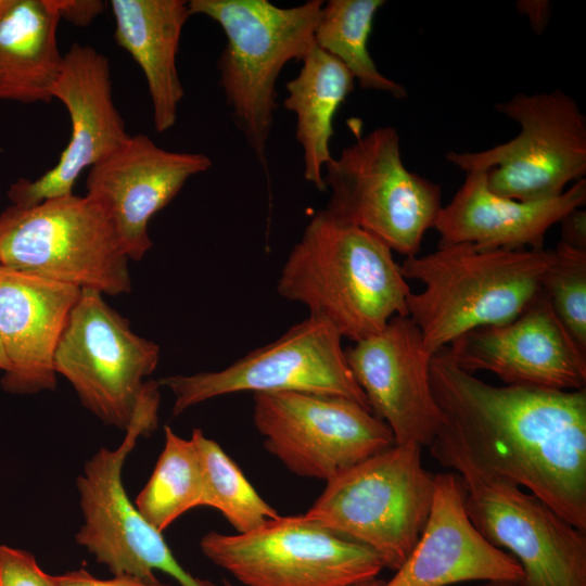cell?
Returning <instances> with one entry per match:
<instances>
[{"instance_id": "1", "label": "cell", "mask_w": 586, "mask_h": 586, "mask_svg": "<svg viewBox=\"0 0 586 586\" xmlns=\"http://www.w3.org/2000/svg\"><path fill=\"white\" fill-rule=\"evenodd\" d=\"M430 382L441 430L473 464L586 533V388L492 385L459 368L446 346L431 357Z\"/></svg>"}, {"instance_id": "31", "label": "cell", "mask_w": 586, "mask_h": 586, "mask_svg": "<svg viewBox=\"0 0 586 586\" xmlns=\"http://www.w3.org/2000/svg\"><path fill=\"white\" fill-rule=\"evenodd\" d=\"M561 240L563 244L586 251V211L582 207L568 213L561 220Z\"/></svg>"}, {"instance_id": "21", "label": "cell", "mask_w": 586, "mask_h": 586, "mask_svg": "<svg viewBox=\"0 0 586 586\" xmlns=\"http://www.w3.org/2000/svg\"><path fill=\"white\" fill-rule=\"evenodd\" d=\"M585 203V178L559 196L523 202L493 193L485 171L471 170L450 202L441 208L433 228L440 234V244L542 250L548 230Z\"/></svg>"}, {"instance_id": "20", "label": "cell", "mask_w": 586, "mask_h": 586, "mask_svg": "<svg viewBox=\"0 0 586 586\" xmlns=\"http://www.w3.org/2000/svg\"><path fill=\"white\" fill-rule=\"evenodd\" d=\"M80 290L0 266V340L9 362L4 391L55 388L54 354Z\"/></svg>"}, {"instance_id": "28", "label": "cell", "mask_w": 586, "mask_h": 586, "mask_svg": "<svg viewBox=\"0 0 586 586\" xmlns=\"http://www.w3.org/2000/svg\"><path fill=\"white\" fill-rule=\"evenodd\" d=\"M542 291L577 346L586 354V251L559 241Z\"/></svg>"}, {"instance_id": "33", "label": "cell", "mask_w": 586, "mask_h": 586, "mask_svg": "<svg viewBox=\"0 0 586 586\" xmlns=\"http://www.w3.org/2000/svg\"><path fill=\"white\" fill-rule=\"evenodd\" d=\"M517 8L521 14L525 15L528 18L534 31H536L537 34H542L545 30L549 22L551 8L548 1H519Z\"/></svg>"}, {"instance_id": "11", "label": "cell", "mask_w": 586, "mask_h": 586, "mask_svg": "<svg viewBox=\"0 0 586 586\" xmlns=\"http://www.w3.org/2000/svg\"><path fill=\"white\" fill-rule=\"evenodd\" d=\"M200 548L244 586H355L384 569L372 550L303 514L279 515L246 533L208 532Z\"/></svg>"}, {"instance_id": "29", "label": "cell", "mask_w": 586, "mask_h": 586, "mask_svg": "<svg viewBox=\"0 0 586 586\" xmlns=\"http://www.w3.org/2000/svg\"><path fill=\"white\" fill-rule=\"evenodd\" d=\"M0 586H56L35 557L22 549L0 545Z\"/></svg>"}, {"instance_id": "30", "label": "cell", "mask_w": 586, "mask_h": 586, "mask_svg": "<svg viewBox=\"0 0 586 586\" xmlns=\"http://www.w3.org/2000/svg\"><path fill=\"white\" fill-rule=\"evenodd\" d=\"M56 586H168L161 582L149 583L129 575H113L112 578H98L81 568L55 575Z\"/></svg>"}, {"instance_id": "13", "label": "cell", "mask_w": 586, "mask_h": 586, "mask_svg": "<svg viewBox=\"0 0 586 586\" xmlns=\"http://www.w3.org/2000/svg\"><path fill=\"white\" fill-rule=\"evenodd\" d=\"M160 346L131 331L102 294L81 289L54 354V370L72 384L84 407L104 424L126 431Z\"/></svg>"}, {"instance_id": "7", "label": "cell", "mask_w": 586, "mask_h": 586, "mask_svg": "<svg viewBox=\"0 0 586 586\" xmlns=\"http://www.w3.org/2000/svg\"><path fill=\"white\" fill-rule=\"evenodd\" d=\"M129 258L87 194L10 205L0 214V266L112 296L128 293Z\"/></svg>"}, {"instance_id": "15", "label": "cell", "mask_w": 586, "mask_h": 586, "mask_svg": "<svg viewBox=\"0 0 586 586\" xmlns=\"http://www.w3.org/2000/svg\"><path fill=\"white\" fill-rule=\"evenodd\" d=\"M52 98L69 114V141L54 167L34 180L20 178L10 187L11 205L30 207L73 194L81 171L109 156L130 136L113 102L109 60L92 47L74 43L64 54Z\"/></svg>"}, {"instance_id": "18", "label": "cell", "mask_w": 586, "mask_h": 586, "mask_svg": "<svg viewBox=\"0 0 586 586\" xmlns=\"http://www.w3.org/2000/svg\"><path fill=\"white\" fill-rule=\"evenodd\" d=\"M211 167L212 160L203 153L167 151L138 133L90 168L87 195L111 220L127 257L140 260L153 245L148 233L151 218L190 177Z\"/></svg>"}, {"instance_id": "22", "label": "cell", "mask_w": 586, "mask_h": 586, "mask_svg": "<svg viewBox=\"0 0 586 586\" xmlns=\"http://www.w3.org/2000/svg\"><path fill=\"white\" fill-rule=\"evenodd\" d=\"M115 40L142 69L157 132L171 128L184 90L176 56L182 28L190 17L183 0H112Z\"/></svg>"}, {"instance_id": "25", "label": "cell", "mask_w": 586, "mask_h": 586, "mask_svg": "<svg viewBox=\"0 0 586 586\" xmlns=\"http://www.w3.org/2000/svg\"><path fill=\"white\" fill-rule=\"evenodd\" d=\"M384 3V0L323 2L314 30V42L339 60L360 88L402 100L408 97L407 89L378 69L368 49L375 14Z\"/></svg>"}, {"instance_id": "3", "label": "cell", "mask_w": 586, "mask_h": 586, "mask_svg": "<svg viewBox=\"0 0 586 586\" xmlns=\"http://www.w3.org/2000/svg\"><path fill=\"white\" fill-rule=\"evenodd\" d=\"M553 250H508L472 243L440 244L406 257L405 279L423 289L407 297V316L430 356L459 336L515 318L539 293Z\"/></svg>"}, {"instance_id": "12", "label": "cell", "mask_w": 586, "mask_h": 586, "mask_svg": "<svg viewBox=\"0 0 586 586\" xmlns=\"http://www.w3.org/2000/svg\"><path fill=\"white\" fill-rule=\"evenodd\" d=\"M342 339L331 323L308 316L275 342L221 370L169 375L157 382L175 397L174 417L205 400L239 392L334 395L370 409L349 369Z\"/></svg>"}, {"instance_id": "32", "label": "cell", "mask_w": 586, "mask_h": 586, "mask_svg": "<svg viewBox=\"0 0 586 586\" xmlns=\"http://www.w3.org/2000/svg\"><path fill=\"white\" fill-rule=\"evenodd\" d=\"M61 18H66L68 22L77 25H87L102 10L103 2L101 1H76V0H56Z\"/></svg>"}, {"instance_id": "24", "label": "cell", "mask_w": 586, "mask_h": 586, "mask_svg": "<svg viewBox=\"0 0 586 586\" xmlns=\"http://www.w3.org/2000/svg\"><path fill=\"white\" fill-rule=\"evenodd\" d=\"M298 74L285 84L284 107L296 116L295 137L303 150L304 178L326 191L323 170L333 157V118L353 91L355 79L334 56L311 47Z\"/></svg>"}, {"instance_id": "17", "label": "cell", "mask_w": 586, "mask_h": 586, "mask_svg": "<svg viewBox=\"0 0 586 586\" xmlns=\"http://www.w3.org/2000/svg\"><path fill=\"white\" fill-rule=\"evenodd\" d=\"M345 356L371 412L390 428L395 444L429 446L444 418L431 388L432 356L410 318L393 317Z\"/></svg>"}, {"instance_id": "14", "label": "cell", "mask_w": 586, "mask_h": 586, "mask_svg": "<svg viewBox=\"0 0 586 586\" xmlns=\"http://www.w3.org/2000/svg\"><path fill=\"white\" fill-rule=\"evenodd\" d=\"M253 422L267 451L289 471L326 482L395 444L369 408L342 396L254 394Z\"/></svg>"}, {"instance_id": "34", "label": "cell", "mask_w": 586, "mask_h": 586, "mask_svg": "<svg viewBox=\"0 0 586 586\" xmlns=\"http://www.w3.org/2000/svg\"><path fill=\"white\" fill-rule=\"evenodd\" d=\"M383 585H384V581L379 579V578H374V579H371V581H368V582L357 584L355 586H383ZM224 586H234V585H232L230 582L225 579L224 581Z\"/></svg>"}, {"instance_id": "27", "label": "cell", "mask_w": 586, "mask_h": 586, "mask_svg": "<svg viewBox=\"0 0 586 586\" xmlns=\"http://www.w3.org/2000/svg\"><path fill=\"white\" fill-rule=\"evenodd\" d=\"M204 472V506L218 510L238 533L255 530L280 514L255 491L237 463L200 429L191 434Z\"/></svg>"}, {"instance_id": "6", "label": "cell", "mask_w": 586, "mask_h": 586, "mask_svg": "<svg viewBox=\"0 0 586 586\" xmlns=\"http://www.w3.org/2000/svg\"><path fill=\"white\" fill-rule=\"evenodd\" d=\"M428 447L460 477L475 528L521 564L522 586H586L584 532L534 494L479 469L442 430Z\"/></svg>"}, {"instance_id": "36", "label": "cell", "mask_w": 586, "mask_h": 586, "mask_svg": "<svg viewBox=\"0 0 586 586\" xmlns=\"http://www.w3.org/2000/svg\"><path fill=\"white\" fill-rule=\"evenodd\" d=\"M8 367H9V362H8V359L3 349V345L0 340V371H3V372L7 371Z\"/></svg>"}, {"instance_id": "16", "label": "cell", "mask_w": 586, "mask_h": 586, "mask_svg": "<svg viewBox=\"0 0 586 586\" xmlns=\"http://www.w3.org/2000/svg\"><path fill=\"white\" fill-rule=\"evenodd\" d=\"M446 347L462 370L492 372L507 385L561 391L586 386V354L542 290L512 320L472 330Z\"/></svg>"}, {"instance_id": "19", "label": "cell", "mask_w": 586, "mask_h": 586, "mask_svg": "<svg viewBox=\"0 0 586 586\" xmlns=\"http://www.w3.org/2000/svg\"><path fill=\"white\" fill-rule=\"evenodd\" d=\"M523 577L517 559L492 545L472 524L460 477L447 472L435 475L425 526L405 563L383 586L519 583Z\"/></svg>"}, {"instance_id": "2", "label": "cell", "mask_w": 586, "mask_h": 586, "mask_svg": "<svg viewBox=\"0 0 586 586\" xmlns=\"http://www.w3.org/2000/svg\"><path fill=\"white\" fill-rule=\"evenodd\" d=\"M277 291L353 342L377 334L395 316H407L411 292L386 244L324 208L289 253Z\"/></svg>"}, {"instance_id": "26", "label": "cell", "mask_w": 586, "mask_h": 586, "mask_svg": "<svg viewBox=\"0 0 586 586\" xmlns=\"http://www.w3.org/2000/svg\"><path fill=\"white\" fill-rule=\"evenodd\" d=\"M164 447L135 505L143 518L163 533L189 510L204 506L205 481L193 440L164 428Z\"/></svg>"}, {"instance_id": "5", "label": "cell", "mask_w": 586, "mask_h": 586, "mask_svg": "<svg viewBox=\"0 0 586 586\" xmlns=\"http://www.w3.org/2000/svg\"><path fill=\"white\" fill-rule=\"evenodd\" d=\"M422 447L394 444L327 482L305 519L372 550L397 571L428 521L434 477Z\"/></svg>"}, {"instance_id": "9", "label": "cell", "mask_w": 586, "mask_h": 586, "mask_svg": "<svg viewBox=\"0 0 586 586\" xmlns=\"http://www.w3.org/2000/svg\"><path fill=\"white\" fill-rule=\"evenodd\" d=\"M324 170L329 214L378 238L392 252L418 255L443 207L442 189L405 166L394 127L357 137Z\"/></svg>"}, {"instance_id": "35", "label": "cell", "mask_w": 586, "mask_h": 586, "mask_svg": "<svg viewBox=\"0 0 586 586\" xmlns=\"http://www.w3.org/2000/svg\"><path fill=\"white\" fill-rule=\"evenodd\" d=\"M476 586H522L521 582L513 583V582H484Z\"/></svg>"}, {"instance_id": "8", "label": "cell", "mask_w": 586, "mask_h": 586, "mask_svg": "<svg viewBox=\"0 0 586 586\" xmlns=\"http://www.w3.org/2000/svg\"><path fill=\"white\" fill-rule=\"evenodd\" d=\"M160 387L157 381H146L122 443L99 448L85 462L76 480L84 523L75 539L113 575L156 583L154 572L162 571L180 586H216L180 565L163 533L143 518L123 484V466L137 440L157 426Z\"/></svg>"}, {"instance_id": "23", "label": "cell", "mask_w": 586, "mask_h": 586, "mask_svg": "<svg viewBox=\"0 0 586 586\" xmlns=\"http://www.w3.org/2000/svg\"><path fill=\"white\" fill-rule=\"evenodd\" d=\"M56 0H0V100L51 102L64 55Z\"/></svg>"}, {"instance_id": "4", "label": "cell", "mask_w": 586, "mask_h": 586, "mask_svg": "<svg viewBox=\"0 0 586 586\" xmlns=\"http://www.w3.org/2000/svg\"><path fill=\"white\" fill-rule=\"evenodd\" d=\"M322 0L281 8L268 0H191L192 14L216 22L227 42L218 59L219 85L232 118L264 170L277 109L278 77L302 61L314 42Z\"/></svg>"}, {"instance_id": "10", "label": "cell", "mask_w": 586, "mask_h": 586, "mask_svg": "<svg viewBox=\"0 0 586 586\" xmlns=\"http://www.w3.org/2000/svg\"><path fill=\"white\" fill-rule=\"evenodd\" d=\"M514 120L511 140L475 152L449 151L446 160L463 170H484L488 189L523 202L552 199L586 175V116L560 89L519 92L495 104Z\"/></svg>"}]
</instances>
